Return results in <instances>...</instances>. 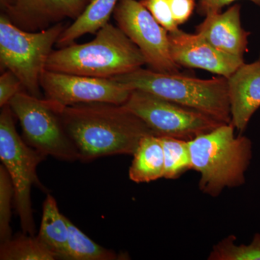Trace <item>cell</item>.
<instances>
[{
	"label": "cell",
	"mask_w": 260,
	"mask_h": 260,
	"mask_svg": "<svg viewBox=\"0 0 260 260\" xmlns=\"http://www.w3.org/2000/svg\"><path fill=\"white\" fill-rule=\"evenodd\" d=\"M129 167L130 180L147 183L164 177V155L160 137L147 135L140 140Z\"/></svg>",
	"instance_id": "16"
},
{
	"label": "cell",
	"mask_w": 260,
	"mask_h": 260,
	"mask_svg": "<svg viewBox=\"0 0 260 260\" xmlns=\"http://www.w3.org/2000/svg\"><path fill=\"white\" fill-rule=\"evenodd\" d=\"M146 64L138 47L117 25L108 23L90 42L51 52L46 70L99 78L128 74Z\"/></svg>",
	"instance_id": "2"
},
{
	"label": "cell",
	"mask_w": 260,
	"mask_h": 260,
	"mask_svg": "<svg viewBox=\"0 0 260 260\" xmlns=\"http://www.w3.org/2000/svg\"><path fill=\"white\" fill-rule=\"evenodd\" d=\"M196 0H169L173 17L178 25L186 23L191 15L196 5Z\"/></svg>",
	"instance_id": "25"
},
{
	"label": "cell",
	"mask_w": 260,
	"mask_h": 260,
	"mask_svg": "<svg viewBox=\"0 0 260 260\" xmlns=\"http://www.w3.org/2000/svg\"><path fill=\"white\" fill-rule=\"evenodd\" d=\"M68 218L59 212L56 200L48 194L43 205L42 223L37 238L56 256L62 259L68 244Z\"/></svg>",
	"instance_id": "17"
},
{
	"label": "cell",
	"mask_w": 260,
	"mask_h": 260,
	"mask_svg": "<svg viewBox=\"0 0 260 260\" xmlns=\"http://www.w3.org/2000/svg\"><path fill=\"white\" fill-rule=\"evenodd\" d=\"M12 0H0V8H1V11L4 12L8 6L11 4Z\"/></svg>",
	"instance_id": "27"
},
{
	"label": "cell",
	"mask_w": 260,
	"mask_h": 260,
	"mask_svg": "<svg viewBox=\"0 0 260 260\" xmlns=\"http://www.w3.org/2000/svg\"><path fill=\"white\" fill-rule=\"evenodd\" d=\"M0 259L54 260L56 257L37 237L23 233L1 243Z\"/></svg>",
	"instance_id": "19"
},
{
	"label": "cell",
	"mask_w": 260,
	"mask_h": 260,
	"mask_svg": "<svg viewBox=\"0 0 260 260\" xmlns=\"http://www.w3.org/2000/svg\"><path fill=\"white\" fill-rule=\"evenodd\" d=\"M20 122L25 143L38 152L64 161L79 160L78 151L61 121L64 106L22 90L9 103Z\"/></svg>",
	"instance_id": "6"
},
{
	"label": "cell",
	"mask_w": 260,
	"mask_h": 260,
	"mask_svg": "<svg viewBox=\"0 0 260 260\" xmlns=\"http://www.w3.org/2000/svg\"><path fill=\"white\" fill-rule=\"evenodd\" d=\"M171 54L179 66L199 68L229 78L244 63V59L220 51L198 34L177 29L169 32Z\"/></svg>",
	"instance_id": "11"
},
{
	"label": "cell",
	"mask_w": 260,
	"mask_h": 260,
	"mask_svg": "<svg viewBox=\"0 0 260 260\" xmlns=\"http://www.w3.org/2000/svg\"><path fill=\"white\" fill-rule=\"evenodd\" d=\"M118 28L129 38L144 56L150 70L177 74L180 66L173 59L169 32L137 0H119L114 13Z\"/></svg>",
	"instance_id": "9"
},
{
	"label": "cell",
	"mask_w": 260,
	"mask_h": 260,
	"mask_svg": "<svg viewBox=\"0 0 260 260\" xmlns=\"http://www.w3.org/2000/svg\"><path fill=\"white\" fill-rule=\"evenodd\" d=\"M258 61H260V56H259V59H258Z\"/></svg>",
	"instance_id": "28"
},
{
	"label": "cell",
	"mask_w": 260,
	"mask_h": 260,
	"mask_svg": "<svg viewBox=\"0 0 260 260\" xmlns=\"http://www.w3.org/2000/svg\"><path fill=\"white\" fill-rule=\"evenodd\" d=\"M119 0H91L83 13L68 25L56 42V47L62 48L75 43L87 34H95L109 23Z\"/></svg>",
	"instance_id": "15"
},
{
	"label": "cell",
	"mask_w": 260,
	"mask_h": 260,
	"mask_svg": "<svg viewBox=\"0 0 260 260\" xmlns=\"http://www.w3.org/2000/svg\"><path fill=\"white\" fill-rule=\"evenodd\" d=\"M61 121L79 160L133 155L140 140L155 135L146 124L124 105L91 103L64 107Z\"/></svg>",
	"instance_id": "1"
},
{
	"label": "cell",
	"mask_w": 260,
	"mask_h": 260,
	"mask_svg": "<svg viewBox=\"0 0 260 260\" xmlns=\"http://www.w3.org/2000/svg\"><path fill=\"white\" fill-rule=\"evenodd\" d=\"M140 2L168 32H174L179 29V25L173 17L169 0H140Z\"/></svg>",
	"instance_id": "23"
},
{
	"label": "cell",
	"mask_w": 260,
	"mask_h": 260,
	"mask_svg": "<svg viewBox=\"0 0 260 260\" xmlns=\"http://www.w3.org/2000/svg\"><path fill=\"white\" fill-rule=\"evenodd\" d=\"M46 99L64 107L91 103L123 105L133 90L111 78H99L45 70L41 81Z\"/></svg>",
	"instance_id": "10"
},
{
	"label": "cell",
	"mask_w": 260,
	"mask_h": 260,
	"mask_svg": "<svg viewBox=\"0 0 260 260\" xmlns=\"http://www.w3.org/2000/svg\"><path fill=\"white\" fill-rule=\"evenodd\" d=\"M66 27L62 22L41 31H26L17 27L1 13V71L13 72L21 81L25 92L42 98L41 81L48 59Z\"/></svg>",
	"instance_id": "5"
},
{
	"label": "cell",
	"mask_w": 260,
	"mask_h": 260,
	"mask_svg": "<svg viewBox=\"0 0 260 260\" xmlns=\"http://www.w3.org/2000/svg\"><path fill=\"white\" fill-rule=\"evenodd\" d=\"M196 34L220 51L244 59L249 32L243 28L241 6L236 4L226 11L210 13L196 27Z\"/></svg>",
	"instance_id": "13"
},
{
	"label": "cell",
	"mask_w": 260,
	"mask_h": 260,
	"mask_svg": "<svg viewBox=\"0 0 260 260\" xmlns=\"http://www.w3.org/2000/svg\"><path fill=\"white\" fill-rule=\"evenodd\" d=\"M9 104L0 114V158L8 171L13 187L17 212L24 234L35 236L30 191L32 185L46 190L37 176V167L47 156L29 146L15 128Z\"/></svg>",
	"instance_id": "7"
},
{
	"label": "cell",
	"mask_w": 260,
	"mask_h": 260,
	"mask_svg": "<svg viewBox=\"0 0 260 260\" xmlns=\"http://www.w3.org/2000/svg\"><path fill=\"white\" fill-rule=\"evenodd\" d=\"M123 105L159 137L189 141L225 124L204 113L143 90H133Z\"/></svg>",
	"instance_id": "8"
},
{
	"label": "cell",
	"mask_w": 260,
	"mask_h": 260,
	"mask_svg": "<svg viewBox=\"0 0 260 260\" xmlns=\"http://www.w3.org/2000/svg\"><path fill=\"white\" fill-rule=\"evenodd\" d=\"M232 123L189 140L191 169L200 174V189L218 196L225 188L242 186L252 158V143L235 135Z\"/></svg>",
	"instance_id": "3"
},
{
	"label": "cell",
	"mask_w": 260,
	"mask_h": 260,
	"mask_svg": "<svg viewBox=\"0 0 260 260\" xmlns=\"http://www.w3.org/2000/svg\"><path fill=\"white\" fill-rule=\"evenodd\" d=\"M234 236L225 238L214 246L208 259L260 260V234H256L249 244L237 245Z\"/></svg>",
	"instance_id": "21"
},
{
	"label": "cell",
	"mask_w": 260,
	"mask_h": 260,
	"mask_svg": "<svg viewBox=\"0 0 260 260\" xmlns=\"http://www.w3.org/2000/svg\"><path fill=\"white\" fill-rule=\"evenodd\" d=\"M238 0H199L198 5V13L201 15H207L210 13H220L222 8L232 4ZM260 7V0H249Z\"/></svg>",
	"instance_id": "26"
},
{
	"label": "cell",
	"mask_w": 260,
	"mask_h": 260,
	"mask_svg": "<svg viewBox=\"0 0 260 260\" xmlns=\"http://www.w3.org/2000/svg\"><path fill=\"white\" fill-rule=\"evenodd\" d=\"M22 90H24L23 85L18 77L10 70L3 71L0 76V107L9 104L11 99Z\"/></svg>",
	"instance_id": "24"
},
{
	"label": "cell",
	"mask_w": 260,
	"mask_h": 260,
	"mask_svg": "<svg viewBox=\"0 0 260 260\" xmlns=\"http://www.w3.org/2000/svg\"><path fill=\"white\" fill-rule=\"evenodd\" d=\"M164 155V176L168 179H177L188 169H191L189 141L160 137Z\"/></svg>",
	"instance_id": "20"
},
{
	"label": "cell",
	"mask_w": 260,
	"mask_h": 260,
	"mask_svg": "<svg viewBox=\"0 0 260 260\" xmlns=\"http://www.w3.org/2000/svg\"><path fill=\"white\" fill-rule=\"evenodd\" d=\"M140 90L190 108L229 124L232 122L228 79L220 76L200 79L177 73H158L143 68L111 78Z\"/></svg>",
	"instance_id": "4"
},
{
	"label": "cell",
	"mask_w": 260,
	"mask_h": 260,
	"mask_svg": "<svg viewBox=\"0 0 260 260\" xmlns=\"http://www.w3.org/2000/svg\"><path fill=\"white\" fill-rule=\"evenodd\" d=\"M68 235L65 260L126 259L125 254H119L94 242L68 218Z\"/></svg>",
	"instance_id": "18"
},
{
	"label": "cell",
	"mask_w": 260,
	"mask_h": 260,
	"mask_svg": "<svg viewBox=\"0 0 260 260\" xmlns=\"http://www.w3.org/2000/svg\"><path fill=\"white\" fill-rule=\"evenodd\" d=\"M228 88L232 124L243 133L260 108V61L241 65L228 78Z\"/></svg>",
	"instance_id": "14"
},
{
	"label": "cell",
	"mask_w": 260,
	"mask_h": 260,
	"mask_svg": "<svg viewBox=\"0 0 260 260\" xmlns=\"http://www.w3.org/2000/svg\"><path fill=\"white\" fill-rule=\"evenodd\" d=\"M91 0H12L2 12L17 27L26 31L46 30L65 19L76 20Z\"/></svg>",
	"instance_id": "12"
},
{
	"label": "cell",
	"mask_w": 260,
	"mask_h": 260,
	"mask_svg": "<svg viewBox=\"0 0 260 260\" xmlns=\"http://www.w3.org/2000/svg\"><path fill=\"white\" fill-rule=\"evenodd\" d=\"M14 198V187L8 171L0 166V242H7L12 238L10 227L11 203Z\"/></svg>",
	"instance_id": "22"
}]
</instances>
